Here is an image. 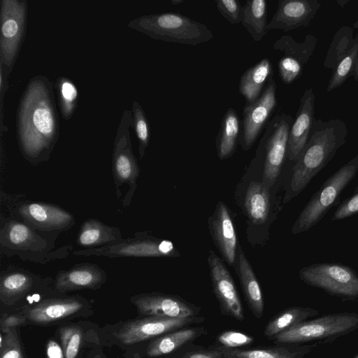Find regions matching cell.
<instances>
[{"label": "cell", "instance_id": "obj_44", "mask_svg": "<svg viewBox=\"0 0 358 358\" xmlns=\"http://www.w3.org/2000/svg\"><path fill=\"white\" fill-rule=\"evenodd\" d=\"M8 75L7 73L3 70V69L0 66V117H1V126H0V131L1 134L2 136L3 132H6L8 131V128L4 124L3 120V98L5 96V94L6 92V90L8 87Z\"/></svg>", "mask_w": 358, "mask_h": 358}, {"label": "cell", "instance_id": "obj_35", "mask_svg": "<svg viewBox=\"0 0 358 358\" xmlns=\"http://www.w3.org/2000/svg\"><path fill=\"white\" fill-rule=\"evenodd\" d=\"M133 127L138 141V152L142 158L150 141V124L141 104L134 101L131 107Z\"/></svg>", "mask_w": 358, "mask_h": 358}, {"label": "cell", "instance_id": "obj_33", "mask_svg": "<svg viewBox=\"0 0 358 358\" xmlns=\"http://www.w3.org/2000/svg\"><path fill=\"white\" fill-rule=\"evenodd\" d=\"M358 59V33L352 41L350 49L341 58L333 68L332 75L329 79L327 92H331L342 85L352 76Z\"/></svg>", "mask_w": 358, "mask_h": 358}, {"label": "cell", "instance_id": "obj_9", "mask_svg": "<svg viewBox=\"0 0 358 358\" xmlns=\"http://www.w3.org/2000/svg\"><path fill=\"white\" fill-rule=\"evenodd\" d=\"M293 117L286 113L275 115L264 128L259 142L264 155L263 182L269 187L276 181L287 155Z\"/></svg>", "mask_w": 358, "mask_h": 358}, {"label": "cell", "instance_id": "obj_40", "mask_svg": "<svg viewBox=\"0 0 358 358\" xmlns=\"http://www.w3.org/2000/svg\"><path fill=\"white\" fill-rule=\"evenodd\" d=\"M303 64L295 58L284 55L278 62V72L282 81L291 84L301 76Z\"/></svg>", "mask_w": 358, "mask_h": 358}, {"label": "cell", "instance_id": "obj_45", "mask_svg": "<svg viewBox=\"0 0 358 358\" xmlns=\"http://www.w3.org/2000/svg\"><path fill=\"white\" fill-rule=\"evenodd\" d=\"M45 350L47 358H64L61 345L54 339L48 341Z\"/></svg>", "mask_w": 358, "mask_h": 358}, {"label": "cell", "instance_id": "obj_17", "mask_svg": "<svg viewBox=\"0 0 358 358\" xmlns=\"http://www.w3.org/2000/svg\"><path fill=\"white\" fill-rule=\"evenodd\" d=\"M57 334L64 358H83L89 348L101 345L99 329L90 322L62 323L57 328Z\"/></svg>", "mask_w": 358, "mask_h": 358}, {"label": "cell", "instance_id": "obj_10", "mask_svg": "<svg viewBox=\"0 0 358 358\" xmlns=\"http://www.w3.org/2000/svg\"><path fill=\"white\" fill-rule=\"evenodd\" d=\"M93 313L92 303L80 296L44 299L22 312L27 324L43 327L88 317Z\"/></svg>", "mask_w": 358, "mask_h": 358}, {"label": "cell", "instance_id": "obj_42", "mask_svg": "<svg viewBox=\"0 0 358 358\" xmlns=\"http://www.w3.org/2000/svg\"><path fill=\"white\" fill-rule=\"evenodd\" d=\"M358 213V186L354 194L345 199L334 212L331 220L337 221Z\"/></svg>", "mask_w": 358, "mask_h": 358}, {"label": "cell", "instance_id": "obj_14", "mask_svg": "<svg viewBox=\"0 0 358 358\" xmlns=\"http://www.w3.org/2000/svg\"><path fill=\"white\" fill-rule=\"evenodd\" d=\"M208 262L213 292L221 313L238 322L243 321L245 315L243 305L228 269L213 251L209 252Z\"/></svg>", "mask_w": 358, "mask_h": 358}, {"label": "cell", "instance_id": "obj_11", "mask_svg": "<svg viewBox=\"0 0 358 358\" xmlns=\"http://www.w3.org/2000/svg\"><path fill=\"white\" fill-rule=\"evenodd\" d=\"M76 255L106 256L110 257H152L176 256L173 243L168 240L136 238L105 246L75 251Z\"/></svg>", "mask_w": 358, "mask_h": 358}, {"label": "cell", "instance_id": "obj_31", "mask_svg": "<svg viewBox=\"0 0 358 358\" xmlns=\"http://www.w3.org/2000/svg\"><path fill=\"white\" fill-rule=\"evenodd\" d=\"M33 285L34 280L27 273H9L1 278L0 299L5 305H13L31 290Z\"/></svg>", "mask_w": 358, "mask_h": 358}, {"label": "cell", "instance_id": "obj_41", "mask_svg": "<svg viewBox=\"0 0 358 358\" xmlns=\"http://www.w3.org/2000/svg\"><path fill=\"white\" fill-rule=\"evenodd\" d=\"M216 7L219 13L229 23L236 24L242 22L243 6L237 0H217Z\"/></svg>", "mask_w": 358, "mask_h": 358}, {"label": "cell", "instance_id": "obj_1", "mask_svg": "<svg viewBox=\"0 0 358 358\" xmlns=\"http://www.w3.org/2000/svg\"><path fill=\"white\" fill-rule=\"evenodd\" d=\"M17 135L20 150L27 160L48 159L59 135V121L52 84L43 75L28 82L17 115Z\"/></svg>", "mask_w": 358, "mask_h": 358}, {"label": "cell", "instance_id": "obj_27", "mask_svg": "<svg viewBox=\"0 0 358 358\" xmlns=\"http://www.w3.org/2000/svg\"><path fill=\"white\" fill-rule=\"evenodd\" d=\"M318 314V310L308 307L293 306L285 308L268 322L264 335L268 340L273 341L287 329Z\"/></svg>", "mask_w": 358, "mask_h": 358}, {"label": "cell", "instance_id": "obj_19", "mask_svg": "<svg viewBox=\"0 0 358 358\" xmlns=\"http://www.w3.org/2000/svg\"><path fill=\"white\" fill-rule=\"evenodd\" d=\"M207 334L208 329L203 326H190L166 333L148 343L143 357L156 358L170 355Z\"/></svg>", "mask_w": 358, "mask_h": 358}, {"label": "cell", "instance_id": "obj_3", "mask_svg": "<svg viewBox=\"0 0 358 358\" xmlns=\"http://www.w3.org/2000/svg\"><path fill=\"white\" fill-rule=\"evenodd\" d=\"M205 320L206 318L202 316L185 318L139 316L113 324H107L100 329L101 345H117L127 350L140 343L150 341L180 328L201 324Z\"/></svg>", "mask_w": 358, "mask_h": 358}, {"label": "cell", "instance_id": "obj_20", "mask_svg": "<svg viewBox=\"0 0 358 358\" xmlns=\"http://www.w3.org/2000/svg\"><path fill=\"white\" fill-rule=\"evenodd\" d=\"M105 272L96 265L83 264L60 271L55 279V288L62 293L75 290L96 289L106 281Z\"/></svg>", "mask_w": 358, "mask_h": 358}, {"label": "cell", "instance_id": "obj_12", "mask_svg": "<svg viewBox=\"0 0 358 358\" xmlns=\"http://www.w3.org/2000/svg\"><path fill=\"white\" fill-rule=\"evenodd\" d=\"M277 85L271 78L260 97L252 104L245 106L243 112L240 142L244 150L250 149L266 127L277 104Z\"/></svg>", "mask_w": 358, "mask_h": 358}, {"label": "cell", "instance_id": "obj_50", "mask_svg": "<svg viewBox=\"0 0 358 358\" xmlns=\"http://www.w3.org/2000/svg\"><path fill=\"white\" fill-rule=\"evenodd\" d=\"M354 358H358V354Z\"/></svg>", "mask_w": 358, "mask_h": 358}, {"label": "cell", "instance_id": "obj_43", "mask_svg": "<svg viewBox=\"0 0 358 358\" xmlns=\"http://www.w3.org/2000/svg\"><path fill=\"white\" fill-rule=\"evenodd\" d=\"M25 324H27V319L22 313L5 315L0 321V328L2 333H6L10 329L18 328Z\"/></svg>", "mask_w": 358, "mask_h": 358}, {"label": "cell", "instance_id": "obj_25", "mask_svg": "<svg viewBox=\"0 0 358 358\" xmlns=\"http://www.w3.org/2000/svg\"><path fill=\"white\" fill-rule=\"evenodd\" d=\"M238 274L249 309L257 319L262 318L264 311V301L260 285L241 248L238 252Z\"/></svg>", "mask_w": 358, "mask_h": 358}, {"label": "cell", "instance_id": "obj_16", "mask_svg": "<svg viewBox=\"0 0 358 358\" xmlns=\"http://www.w3.org/2000/svg\"><path fill=\"white\" fill-rule=\"evenodd\" d=\"M321 6L317 0H279L276 11L268 23L267 29L285 32L306 27Z\"/></svg>", "mask_w": 358, "mask_h": 358}, {"label": "cell", "instance_id": "obj_46", "mask_svg": "<svg viewBox=\"0 0 358 358\" xmlns=\"http://www.w3.org/2000/svg\"><path fill=\"white\" fill-rule=\"evenodd\" d=\"M83 358H106L102 346L100 344H96L87 350Z\"/></svg>", "mask_w": 358, "mask_h": 358}, {"label": "cell", "instance_id": "obj_36", "mask_svg": "<svg viewBox=\"0 0 358 358\" xmlns=\"http://www.w3.org/2000/svg\"><path fill=\"white\" fill-rule=\"evenodd\" d=\"M0 334V358H25L17 328Z\"/></svg>", "mask_w": 358, "mask_h": 358}, {"label": "cell", "instance_id": "obj_32", "mask_svg": "<svg viewBox=\"0 0 358 358\" xmlns=\"http://www.w3.org/2000/svg\"><path fill=\"white\" fill-rule=\"evenodd\" d=\"M316 43V36L310 34L306 35L303 43H299L291 36L285 35L274 43L273 49L283 52L285 56L296 59L303 65L313 53Z\"/></svg>", "mask_w": 358, "mask_h": 358}, {"label": "cell", "instance_id": "obj_21", "mask_svg": "<svg viewBox=\"0 0 358 358\" xmlns=\"http://www.w3.org/2000/svg\"><path fill=\"white\" fill-rule=\"evenodd\" d=\"M319 343L309 345L278 344L268 348L253 349H231L213 345L224 358H303L312 352Z\"/></svg>", "mask_w": 358, "mask_h": 358}, {"label": "cell", "instance_id": "obj_26", "mask_svg": "<svg viewBox=\"0 0 358 358\" xmlns=\"http://www.w3.org/2000/svg\"><path fill=\"white\" fill-rule=\"evenodd\" d=\"M122 241L117 228L106 225L96 219H90L82 224L76 241L81 247L92 248L112 243L114 244L115 242L117 243Z\"/></svg>", "mask_w": 358, "mask_h": 358}, {"label": "cell", "instance_id": "obj_5", "mask_svg": "<svg viewBox=\"0 0 358 358\" xmlns=\"http://www.w3.org/2000/svg\"><path fill=\"white\" fill-rule=\"evenodd\" d=\"M358 329V313L343 312L328 314L301 322L278 335V344H303L331 342Z\"/></svg>", "mask_w": 358, "mask_h": 358}, {"label": "cell", "instance_id": "obj_49", "mask_svg": "<svg viewBox=\"0 0 358 358\" xmlns=\"http://www.w3.org/2000/svg\"><path fill=\"white\" fill-rule=\"evenodd\" d=\"M184 3L183 0H171V3L172 6H178L179 4H181Z\"/></svg>", "mask_w": 358, "mask_h": 358}, {"label": "cell", "instance_id": "obj_23", "mask_svg": "<svg viewBox=\"0 0 358 358\" xmlns=\"http://www.w3.org/2000/svg\"><path fill=\"white\" fill-rule=\"evenodd\" d=\"M212 228L220 251L225 260L233 265L236 256L237 237L231 215L223 202L217 206Z\"/></svg>", "mask_w": 358, "mask_h": 358}, {"label": "cell", "instance_id": "obj_15", "mask_svg": "<svg viewBox=\"0 0 358 358\" xmlns=\"http://www.w3.org/2000/svg\"><path fill=\"white\" fill-rule=\"evenodd\" d=\"M133 127L132 112L126 110L120 121L114 141L113 169L116 182L133 185L139 169L131 148L130 128Z\"/></svg>", "mask_w": 358, "mask_h": 358}, {"label": "cell", "instance_id": "obj_6", "mask_svg": "<svg viewBox=\"0 0 358 358\" xmlns=\"http://www.w3.org/2000/svg\"><path fill=\"white\" fill-rule=\"evenodd\" d=\"M358 171V155L329 177L312 196L293 225V234L306 231L319 222L335 205Z\"/></svg>", "mask_w": 358, "mask_h": 358}, {"label": "cell", "instance_id": "obj_24", "mask_svg": "<svg viewBox=\"0 0 358 358\" xmlns=\"http://www.w3.org/2000/svg\"><path fill=\"white\" fill-rule=\"evenodd\" d=\"M273 73L271 62L265 57L242 74L238 90L245 99V106L252 104L260 97Z\"/></svg>", "mask_w": 358, "mask_h": 358}, {"label": "cell", "instance_id": "obj_2", "mask_svg": "<svg viewBox=\"0 0 358 358\" xmlns=\"http://www.w3.org/2000/svg\"><path fill=\"white\" fill-rule=\"evenodd\" d=\"M348 133L346 124L340 119L314 120L309 139L292 169L286 199L296 196L306 188L345 143Z\"/></svg>", "mask_w": 358, "mask_h": 358}, {"label": "cell", "instance_id": "obj_29", "mask_svg": "<svg viewBox=\"0 0 358 358\" xmlns=\"http://www.w3.org/2000/svg\"><path fill=\"white\" fill-rule=\"evenodd\" d=\"M240 119L236 110L229 108L224 114L216 139L217 155L220 159L229 157L240 139Z\"/></svg>", "mask_w": 358, "mask_h": 358}, {"label": "cell", "instance_id": "obj_28", "mask_svg": "<svg viewBox=\"0 0 358 358\" xmlns=\"http://www.w3.org/2000/svg\"><path fill=\"white\" fill-rule=\"evenodd\" d=\"M244 206L252 222L264 223L270 210L268 187L263 182H251L245 192Z\"/></svg>", "mask_w": 358, "mask_h": 358}, {"label": "cell", "instance_id": "obj_30", "mask_svg": "<svg viewBox=\"0 0 358 358\" xmlns=\"http://www.w3.org/2000/svg\"><path fill=\"white\" fill-rule=\"evenodd\" d=\"M267 13L266 0H247L243 6L241 23L256 42L260 41L268 31Z\"/></svg>", "mask_w": 358, "mask_h": 358}, {"label": "cell", "instance_id": "obj_37", "mask_svg": "<svg viewBox=\"0 0 358 358\" xmlns=\"http://www.w3.org/2000/svg\"><path fill=\"white\" fill-rule=\"evenodd\" d=\"M216 340L217 343L216 345L231 349H241L252 345L255 338L238 331L228 330L219 334Z\"/></svg>", "mask_w": 358, "mask_h": 358}, {"label": "cell", "instance_id": "obj_18", "mask_svg": "<svg viewBox=\"0 0 358 358\" xmlns=\"http://www.w3.org/2000/svg\"><path fill=\"white\" fill-rule=\"evenodd\" d=\"M315 94L312 88L306 89L301 99L296 117L291 126L287 157L296 161L306 145L313 124Z\"/></svg>", "mask_w": 358, "mask_h": 358}, {"label": "cell", "instance_id": "obj_8", "mask_svg": "<svg viewBox=\"0 0 358 358\" xmlns=\"http://www.w3.org/2000/svg\"><path fill=\"white\" fill-rule=\"evenodd\" d=\"M306 284L345 300L358 301V275L348 266L322 263L308 266L299 271Z\"/></svg>", "mask_w": 358, "mask_h": 358}, {"label": "cell", "instance_id": "obj_7", "mask_svg": "<svg viewBox=\"0 0 358 358\" xmlns=\"http://www.w3.org/2000/svg\"><path fill=\"white\" fill-rule=\"evenodd\" d=\"M27 15V0L1 1L0 66L8 76L24 38Z\"/></svg>", "mask_w": 358, "mask_h": 358}, {"label": "cell", "instance_id": "obj_38", "mask_svg": "<svg viewBox=\"0 0 358 358\" xmlns=\"http://www.w3.org/2000/svg\"><path fill=\"white\" fill-rule=\"evenodd\" d=\"M6 238L9 243L17 246H28L34 241V234L25 224L18 222H11L6 227Z\"/></svg>", "mask_w": 358, "mask_h": 358}, {"label": "cell", "instance_id": "obj_4", "mask_svg": "<svg viewBox=\"0 0 358 358\" xmlns=\"http://www.w3.org/2000/svg\"><path fill=\"white\" fill-rule=\"evenodd\" d=\"M128 27L155 40L184 45H197L213 38L207 26L176 12L141 15Z\"/></svg>", "mask_w": 358, "mask_h": 358}, {"label": "cell", "instance_id": "obj_22", "mask_svg": "<svg viewBox=\"0 0 358 358\" xmlns=\"http://www.w3.org/2000/svg\"><path fill=\"white\" fill-rule=\"evenodd\" d=\"M19 213L24 219L45 229H59L73 223L72 215L54 205L30 203L22 205Z\"/></svg>", "mask_w": 358, "mask_h": 358}, {"label": "cell", "instance_id": "obj_39", "mask_svg": "<svg viewBox=\"0 0 358 358\" xmlns=\"http://www.w3.org/2000/svg\"><path fill=\"white\" fill-rule=\"evenodd\" d=\"M167 358H224L222 354L213 345L208 348L190 343Z\"/></svg>", "mask_w": 358, "mask_h": 358}, {"label": "cell", "instance_id": "obj_13", "mask_svg": "<svg viewBox=\"0 0 358 358\" xmlns=\"http://www.w3.org/2000/svg\"><path fill=\"white\" fill-rule=\"evenodd\" d=\"M141 316L185 318L199 316L201 308L179 296L159 292L143 293L130 297Z\"/></svg>", "mask_w": 358, "mask_h": 358}, {"label": "cell", "instance_id": "obj_51", "mask_svg": "<svg viewBox=\"0 0 358 358\" xmlns=\"http://www.w3.org/2000/svg\"><path fill=\"white\" fill-rule=\"evenodd\" d=\"M358 81V80H357Z\"/></svg>", "mask_w": 358, "mask_h": 358}, {"label": "cell", "instance_id": "obj_47", "mask_svg": "<svg viewBox=\"0 0 358 358\" xmlns=\"http://www.w3.org/2000/svg\"><path fill=\"white\" fill-rule=\"evenodd\" d=\"M124 356L127 358H143V355L138 350H126Z\"/></svg>", "mask_w": 358, "mask_h": 358}, {"label": "cell", "instance_id": "obj_34", "mask_svg": "<svg viewBox=\"0 0 358 358\" xmlns=\"http://www.w3.org/2000/svg\"><path fill=\"white\" fill-rule=\"evenodd\" d=\"M58 103L62 117L70 120L75 112L78 92L74 83L67 77L59 76L56 82Z\"/></svg>", "mask_w": 358, "mask_h": 358}, {"label": "cell", "instance_id": "obj_48", "mask_svg": "<svg viewBox=\"0 0 358 358\" xmlns=\"http://www.w3.org/2000/svg\"><path fill=\"white\" fill-rule=\"evenodd\" d=\"M352 76H353L355 80H357V81L358 80V59H357V63L355 66V68L353 69V71L352 73Z\"/></svg>", "mask_w": 358, "mask_h": 358}]
</instances>
